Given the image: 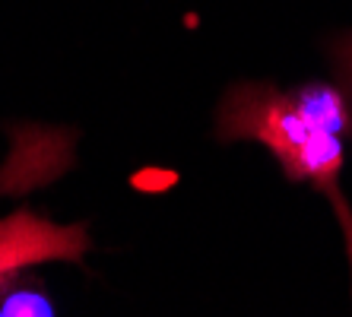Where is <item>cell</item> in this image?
Returning a JSON list of instances; mask_svg holds the SVG:
<instances>
[{
	"mask_svg": "<svg viewBox=\"0 0 352 317\" xmlns=\"http://www.w3.org/2000/svg\"><path fill=\"white\" fill-rule=\"evenodd\" d=\"M216 137L222 143H261L279 162L286 181L318 190L336 212L352 270V204L343 194L346 149L352 143V108L340 83H232L216 108Z\"/></svg>",
	"mask_w": 352,
	"mask_h": 317,
	"instance_id": "obj_1",
	"label": "cell"
},
{
	"mask_svg": "<svg viewBox=\"0 0 352 317\" xmlns=\"http://www.w3.org/2000/svg\"><path fill=\"white\" fill-rule=\"evenodd\" d=\"M89 251L86 226H60L32 210L0 216V283L38 263H80Z\"/></svg>",
	"mask_w": 352,
	"mask_h": 317,
	"instance_id": "obj_2",
	"label": "cell"
},
{
	"mask_svg": "<svg viewBox=\"0 0 352 317\" xmlns=\"http://www.w3.org/2000/svg\"><path fill=\"white\" fill-rule=\"evenodd\" d=\"M324 51H327V61L333 67V80L343 86L346 98H349V108H352V29L330 35L324 41Z\"/></svg>",
	"mask_w": 352,
	"mask_h": 317,
	"instance_id": "obj_3",
	"label": "cell"
}]
</instances>
